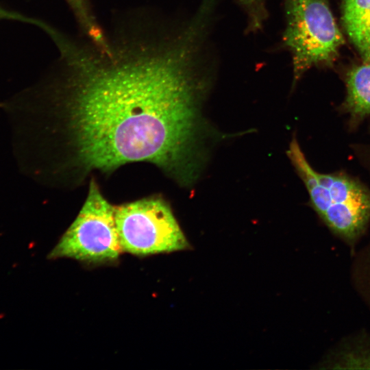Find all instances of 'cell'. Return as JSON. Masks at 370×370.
Segmentation results:
<instances>
[{
    "mask_svg": "<svg viewBox=\"0 0 370 370\" xmlns=\"http://www.w3.org/2000/svg\"><path fill=\"white\" fill-rule=\"evenodd\" d=\"M345 105L355 118L370 114V63L352 69L347 75Z\"/></svg>",
    "mask_w": 370,
    "mask_h": 370,
    "instance_id": "obj_7",
    "label": "cell"
},
{
    "mask_svg": "<svg viewBox=\"0 0 370 370\" xmlns=\"http://www.w3.org/2000/svg\"><path fill=\"white\" fill-rule=\"evenodd\" d=\"M247 16V31L256 33L262 29L268 12L265 0H236Z\"/></svg>",
    "mask_w": 370,
    "mask_h": 370,
    "instance_id": "obj_10",
    "label": "cell"
},
{
    "mask_svg": "<svg viewBox=\"0 0 370 370\" xmlns=\"http://www.w3.org/2000/svg\"><path fill=\"white\" fill-rule=\"evenodd\" d=\"M114 212L115 207L92 181L78 215L48 254V259L69 258L90 264L117 261L122 251Z\"/></svg>",
    "mask_w": 370,
    "mask_h": 370,
    "instance_id": "obj_4",
    "label": "cell"
},
{
    "mask_svg": "<svg viewBox=\"0 0 370 370\" xmlns=\"http://www.w3.org/2000/svg\"><path fill=\"white\" fill-rule=\"evenodd\" d=\"M287 154L319 216L333 233L354 245L370 219V190L349 177L314 170L295 138L291 142Z\"/></svg>",
    "mask_w": 370,
    "mask_h": 370,
    "instance_id": "obj_2",
    "label": "cell"
},
{
    "mask_svg": "<svg viewBox=\"0 0 370 370\" xmlns=\"http://www.w3.org/2000/svg\"><path fill=\"white\" fill-rule=\"evenodd\" d=\"M342 20L364 63H370V0H343Z\"/></svg>",
    "mask_w": 370,
    "mask_h": 370,
    "instance_id": "obj_6",
    "label": "cell"
},
{
    "mask_svg": "<svg viewBox=\"0 0 370 370\" xmlns=\"http://www.w3.org/2000/svg\"><path fill=\"white\" fill-rule=\"evenodd\" d=\"M114 215L122 252L146 256L190 248L170 206L161 199L116 206Z\"/></svg>",
    "mask_w": 370,
    "mask_h": 370,
    "instance_id": "obj_5",
    "label": "cell"
},
{
    "mask_svg": "<svg viewBox=\"0 0 370 370\" xmlns=\"http://www.w3.org/2000/svg\"><path fill=\"white\" fill-rule=\"evenodd\" d=\"M322 365L326 369H370V340L357 336L342 343Z\"/></svg>",
    "mask_w": 370,
    "mask_h": 370,
    "instance_id": "obj_8",
    "label": "cell"
},
{
    "mask_svg": "<svg viewBox=\"0 0 370 370\" xmlns=\"http://www.w3.org/2000/svg\"><path fill=\"white\" fill-rule=\"evenodd\" d=\"M79 26L83 36L96 43L106 39V31L98 23L88 0H65Z\"/></svg>",
    "mask_w": 370,
    "mask_h": 370,
    "instance_id": "obj_9",
    "label": "cell"
},
{
    "mask_svg": "<svg viewBox=\"0 0 370 370\" xmlns=\"http://www.w3.org/2000/svg\"><path fill=\"white\" fill-rule=\"evenodd\" d=\"M210 27L199 11L177 25L138 13L106 32L103 45L47 29L60 53L53 96L69 112L82 167L149 162L184 185L196 180L207 132L201 104L212 75Z\"/></svg>",
    "mask_w": 370,
    "mask_h": 370,
    "instance_id": "obj_1",
    "label": "cell"
},
{
    "mask_svg": "<svg viewBox=\"0 0 370 370\" xmlns=\"http://www.w3.org/2000/svg\"><path fill=\"white\" fill-rule=\"evenodd\" d=\"M282 46L292 59L293 81L314 66L331 64L344 43L328 0H284Z\"/></svg>",
    "mask_w": 370,
    "mask_h": 370,
    "instance_id": "obj_3",
    "label": "cell"
}]
</instances>
